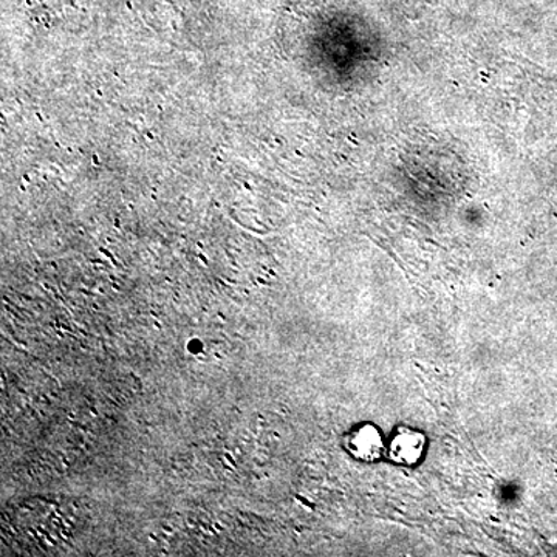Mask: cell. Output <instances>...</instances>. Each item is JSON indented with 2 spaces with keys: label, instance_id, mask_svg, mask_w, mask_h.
Here are the masks:
<instances>
[{
  "label": "cell",
  "instance_id": "cell-1",
  "mask_svg": "<svg viewBox=\"0 0 557 557\" xmlns=\"http://www.w3.org/2000/svg\"><path fill=\"white\" fill-rule=\"evenodd\" d=\"M426 449V437L421 432L409 428L395 432L387 446V456L394 463L412 467L423 457Z\"/></svg>",
  "mask_w": 557,
  "mask_h": 557
},
{
  "label": "cell",
  "instance_id": "cell-2",
  "mask_svg": "<svg viewBox=\"0 0 557 557\" xmlns=\"http://www.w3.org/2000/svg\"><path fill=\"white\" fill-rule=\"evenodd\" d=\"M347 449L351 456L361 461L379 460L384 453V442L381 432L372 424L355 429L347 437Z\"/></svg>",
  "mask_w": 557,
  "mask_h": 557
}]
</instances>
